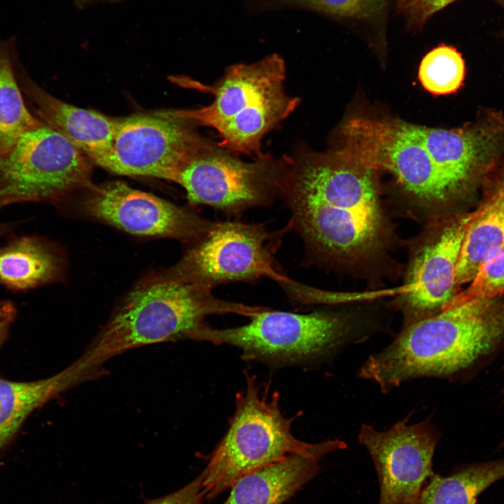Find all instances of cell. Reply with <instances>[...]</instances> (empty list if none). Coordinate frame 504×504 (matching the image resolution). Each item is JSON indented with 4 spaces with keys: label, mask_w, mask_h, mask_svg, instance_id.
Wrapping results in <instances>:
<instances>
[{
    "label": "cell",
    "mask_w": 504,
    "mask_h": 504,
    "mask_svg": "<svg viewBox=\"0 0 504 504\" xmlns=\"http://www.w3.org/2000/svg\"><path fill=\"white\" fill-rule=\"evenodd\" d=\"M63 264L56 250L36 237H20L0 247V284L25 290L58 280Z\"/></svg>",
    "instance_id": "17"
},
{
    "label": "cell",
    "mask_w": 504,
    "mask_h": 504,
    "mask_svg": "<svg viewBox=\"0 0 504 504\" xmlns=\"http://www.w3.org/2000/svg\"><path fill=\"white\" fill-rule=\"evenodd\" d=\"M77 384L69 366L53 376L34 382L0 378V449L10 441L32 412Z\"/></svg>",
    "instance_id": "18"
},
{
    "label": "cell",
    "mask_w": 504,
    "mask_h": 504,
    "mask_svg": "<svg viewBox=\"0 0 504 504\" xmlns=\"http://www.w3.org/2000/svg\"><path fill=\"white\" fill-rule=\"evenodd\" d=\"M16 75L22 93L44 123L65 136L94 162L109 151L118 118L57 99L38 85L19 61Z\"/></svg>",
    "instance_id": "15"
},
{
    "label": "cell",
    "mask_w": 504,
    "mask_h": 504,
    "mask_svg": "<svg viewBox=\"0 0 504 504\" xmlns=\"http://www.w3.org/2000/svg\"><path fill=\"white\" fill-rule=\"evenodd\" d=\"M231 153L206 140L183 164L174 182L185 190L190 204L240 216L281 196L288 158L283 162L263 155L245 162Z\"/></svg>",
    "instance_id": "7"
},
{
    "label": "cell",
    "mask_w": 504,
    "mask_h": 504,
    "mask_svg": "<svg viewBox=\"0 0 504 504\" xmlns=\"http://www.w3.org/2000/svg\"><path fill=\"white\" fill-rule=\"evenodd\" d=\"M181 111L118 118L109 151L94 162L116 174L174 182L181 167L205 141Z\"/></svg>",
    "instance_id": "11"
},
{
    "label": "cell",
    "mask_w": 504,
    "mask_h": 504,
    "mask_svg": "<svg viewBox=\"0 0 504 504\" xmlns=\"http://www.w3.org/2000/svg\"><path fill=\"white\" fill-rule=\"evenodd\" d=\"M490 195L500 202L504 209V169L497 178Z\"/></svg>",
    "instance_id": "28"
},
{
    "label": "cell",
    "mask_w": 504,
    "mask_h": 504,
    "mask_svg": "<svg viewBox=\"0 0 504 504\" xmlns=\"http://www.w3.org/2000/svg\"><path fill=\"white\" fill-rule=\"evenodd\" d=\"M281 197L308 251L358 260L381 249L388 224L372 170L330 157L288 159Z\"/></svg>",
    "instance_id": "1"
},
{
    "label": "cell",
    "mask_w": 504,
    "mask_h": 504,
    "mask_svg": "<svg viewBox=\"0 0 504 504\" xmlns=\"http://www.w3.org/2000/svg\"><path fill=\"white\" fill-rule=\"evenodd\" d=\"M465 75V62L461 53L450 46L442 44L428 52L419 69L422 86L437 95L456 92Z\"/></svg>",
    "instance_id": "22"
},
{
    "label": "cell",
    "mask_w": 504,
    "mask_h": 504,
    "mask_svg": "<svg viewBox=\"0 0 504 504\" xmlns=\"http://www.w3.org/2000/svg\"><path fill=\"white\" fill-rule=\"evenodd\" d=\"M261 7L296 6L341 20L380 22L386 15L388 0H258Z\"/></svg>",
    "instance_id": "23"
},
{
    "label": "cell",
    "mask_w": 504,
    "mask_h": 504,
    "mask_svg": "<svg viewBox=\"0 0 504 504\" xmlns=\"http://www.w3.org/2000/svg\"><path fill=\"white\" fill-rule=\"evenodd\" d=\"M502 392H503V393L504 394V384H503V386Z\"/></svg>",
    "instance_id": "30"
},
{
    "label": "cell",
    "mask_w": 504,
    "mask_h": 504,
    "mask_svg": "<svg viewBox=\"0 0 504 504\" xmlns=\"http://www.w3.org/2000/svg\"><path fill=\"white\" fill-rule=\"evenodd\" d=\"M456 0H397V9L409 28L419 29L438 11Z\"/></svg>",
    "instance_id": "25"
},
{
    "label": "cell",
    "mask_w": 504,
    "mask_h": 504,
    "mask_svg": "<svg viewBox=\"0 0 504 504\" xmlns=\"http://www.w3.org/2000/svg\"><path fill=\"white\" fill-rule=\"evenodd\" d=\"M15 316L16 309L12 302H0V347L8 336L9 328Z\"/></svg>",
    "instance_id": "27"
},
{
    "label": "cell",
    "mask_w": 504,
    "mask_h": 504,
    "mask_svg": "<svg viewBox=\"0 0 504 504\" xmlns=\"http://www.w3.org/2000/svg\"><path fill=\"white\" fill-rule=\"evenodd\" d=\"M407 419L384 431L363 425L358 435L374 462L379 484L377 504H416L433 475L439 437L428 421L408 425Z\"/></svg>",
    "instance_id": "12"
},
{
    "label": "cell",
    "mask_w": 504,
    "mask_h": 504,
    "mask_svg": "<svg viewBox=\"0 0 504 504\" xmlns=\"http://www.w3.org/2000/svg\"><path fill=\"white\" fill-rule=\"evenodd\" d=\"M472 214H458L435 224L416 248L399 302L405 326L441 312L458 293L456 269Z\"/></svg>",
    "instance_id": "14"
},
{
    "label": "cell",
    "mask_w": 504,
    "mask_h": 504,
    "mask_svg": "<svg viewBox=\"0 0 504 504\" xmlns=\"http://www.w3.org/2000/svg\"><path fill=\"white\" fill-rule=\"evenodd\" d=\"M503 295L504 248L480 266L469 286L458 293L447 308L473 300L499 298Z\"/></svg>",
    "instance_id": "24"
},
{
    "label": "cell",
    "mask_w": 504,
    "mask_h": 504,
    "mask_svg": "<svg viewBox=\"0 0 504 504\" xmlns=\"http://www.w3.org/2000/svg\"><path fill=\"white\" fill-rule=\"evenodd\" d=\"M351 330L350 320L341 314H296L270 308L239 327L216 329L206 325L194 340L231 345L241 351L245 360L281 366L330 352Z\"/></svg>",
    "instance_id": "6"
},
{
    "label": "cell",
    "mask_w": 504,
    "mask_h": 504,
    "mask_svg": "<svg viewBox=\"0 0 504 504\" xmlns=\"http://www.w3.org/2000/svg\"><path fill=\"white\" fill-rule=\"evenodd\" d=\"M85 154L44 123L0 155V207L20 202L57 203L91 186Z\"/></svg>",
    "instance_id": "8"
},
{
    "label": "cell",
    "mask_w": 504,
    "mask_h": 504,
    "mask_svg": "<svg viewBox=\"0 0 504 504\" xmlns=\"http://www.w3.org/2000/svg\"><path fill=\"white\" fill-rule=\"evenodd\" d=\"M503 349L504 299H477L405 326L389 346L369 357L359 376L387 391L407 380L476 369Z\"/></svg>",
    "instance_id": "2"
},
{
    "label": "cell",
    "mask_w": 504,
    "mask_h": 504,
    "mask_svg": "<svg viewBox=\"0 0 504 504\" xmlns=\"http://www.w3.org/2000/svg\"><path fill=\"white\" fill-rule=\"evenodd\" d=\"M15 40H0V155L27 132L44 122L27 108L16 75Z\"/></svg>",
    "instance_id": "20"
},
{
    "label": "cell",
    "mask_w": 504,
    "mask_h": 504,
    "mask_svg": "<svg viewBox=\"0 0 504 504\" xmlns=\"http://www.w3.org/2000/svg\"><path fill=\"white\" fill-rule=\"evenodd\" d=\"M8 231L7 225L5 224L0 223V235L6 234Z\"/></svg>",
    "instance_id": "29"
},
{
    "label": "cell",
    "mask_w": 504,
    "mask_h": 504,
    "mask_svg": "<svg viewBox=\"0 0 504 504\" xmlns=\"http://www.w3.org/2000/svg\"><path fill=\"white\" fill-rule=\"evenodd\" d=\"M342 134L345 144L336 153L338 158L390 172L407 193L425 204L455 199L410 124L354 118L344 125Z\"/></svg>",
    "instance_id": "9"
},
{
    "label": "cell",
    "mask_w": 504,
    "mask_h": 504,
    "mask_svg": "<svg viewBox=\"0 0 504 504\" xmlns=\"http://www.w3.org/2000/svg\"><path fill=\"white\" fill-rule=\"evenodd\" d=\"M245 376L246 386L236 394L227 432L200 474L204 501L214 500L242 475L289 455L321 461L328 454L347 447L339 439L315 444L298 440L291 432L293 419L281 412L279 393L269 399L253 376L247 372Z\"/></svg>",
    "instance_id": "4"
},
{
    "label": "cell",
    "mask_w": 504,
    "mask_h": 504,
    "mask_svg": "<svg viewBox=\"0 0 504 504\" xmlns=\"http://www.w3.org/2000/svg\"><path fill=\"white\" fill-rule=\"evenodd\" d=\"M503 248L504 209L490 195L465 229L456 269L457 288L470 283L480 266Z\"/></svg>",
    "instance_id": "19"
},
{
    "label": "cell",
    "mask_w": 504,
    "mask_h": 504,
    "mask_svg": "<svg viewBox=\"0 0 504 504\" xmlns=\"http://www.w3.org/2000/svg\"><path fill=\"white\" fill-rule=\"evenodd\" d=\"M504 478V459L468 465L449 476L435 473L416 504H475L479 496Z\"/></svg>",
    "instance_id": "21"
},
{
    "label": "cell",
    "mask_w": 504,
    "mask_h": 504,
    "mask_svg": "<svg viewBox=\"0 0 504 504\" xmlns=\"http://www.w3.org/2000/svg\"><path fill=\"white\" fill-rule=\"evenodd\" d=\"M268 307L220 300L212 290L169 273H150L130 290L84 353L70 367L84 380L109 359L144 346L194 340L205 318L233 314L252 318Z\"/></svg>",
    "instance_id": "3"
},
{
    "label": "cell",
    "mask_w": 504,
    "mask_h": 504,
    "mask_svg": "<svg viewBox=\"0 0 504 504\" xmlns=\"http://www.w3.org/2000/svg\"><path fill=\"white\" fill-rule=\"evenodd\" d=\"M286 68L276 54L250 64L228 68L223 78L206 87L214 99L209 105L181 111L196 125L215 130L219 145L230 153L263 155V136L287 118L298 99L284 90Z\"/></svg>",
    "instance_id": "5"
},
{
    "label": "cell",
    "mask_w": 504,
    "mask_h": 504,
    "mask_svg": "<svg viewBox=\"0 0 504 504\" xmlns=\"http://www.w3.org/2000/svg\"><path fill=\"white\" fill-rule=\"evenodd\" d=\"M83 202L90 217L127 233L160 237L188 243L204 233L212 221L189 207L176 205L126 183L91 186Z\"/></svg>",
    "instance_id": "13"
},
{
    "label": "cell",
    "mask_w": 504,
    "mask_h": 504,
    "mask_svg": "<svg viewBox=\"0 0 504 504\" xmlns=\"http://www.w3.org/2000/svg\"><path fill=\"white\" fill-rule=\"evenodd\" d=\"M204 501L201 477L199 475L178 490L162 497L146 498L144 504H202Z\"/></svg>",
    "instance_id": "26"
},
{
    "label": "cell",
    "mask_w": 504,
    "mask_h": 504,
    "mask_svg": "<svg viewBox=\"0 0 504 504\" xmlns=\"http://www.w3.org/2000/svg\"><path fill=\"white\" fill-rule=\"evenodd\" d=\"M321 460L291 454L238 478L221 504H283L318 473Z\"/></svg>",
    "instance_id": "16"
},
{
    "label": "cell",
    "mask_w": 504,
    "mask_h": 504,
    "mask_svg": "<svg viewBox=\"0 0 504 504\" xmlns=\"http://www.w3.org/2000/svg\"><path fill=\"white\" fill-rule=\"evenodd\" d=\"M274 237L262 223L212 221L204 233L187 243L179 261L167 271L181 281L211 290L262 277L286 281L289 277L282 272L269 245Z\"/></svg>",
    "instance_id": "10"
}]
</instances>
